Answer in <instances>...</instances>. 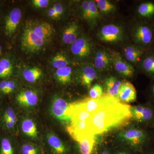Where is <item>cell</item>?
<instances>
[{
    "mask_svg": "<svg viewBox=\"0 0 154 154\" xmlns=\"http://www.w3.org/2000/svg\"><path fill=\"white\" fill-rule=\"evenodd\" d=\"M148 91L150 97L154 103V81H152V83L149 88Z\"/></svg>",
    "mask_w": 154,
    "mask_h": 154,
    "instance_id": "obj_39",
    "label": "cell"
},
{
    "mask_svg": "<svg viewBox=\"0 0 154 154\" xmlns=\"http://www.w3.org/2000/svg\"><path fill=\"white\" fill-rule=\"evenodd\" d=\"M53 8L55 10L59 18L64 13V8L63 6L60 3H56L53 6Z\"/></svg>",
    "mask_w": 154,
    "mask_h": 154,
    "instance_id": "obj_38",
    "label": "cell"
},
{
    "mask_svg": "<svg viewBox=\"0 0 154 154\" xmlns=\"http://www.w3.org/2000/svg\"><path fill=\"white\" fill-rule=\"evenodd\" d=\"M89 17L88 22L91 25V27L96 26L101 17V14L98 8L95 1H89Z\"/></svg>",
    "mask_w": 154,
    "mask_h": 154,
    "instance_id": "obj_27",
    "label": "cell"
},
{
    "mask_svg": "<svg viewBox=\"0 0 154 154\" xmlns=\"http://www.w3.org/2000/svg\"><path fill=\"white\" fill-rule=\"evenodd\" d=\"M45 42L35 35L32 26L28 25L25 27L21 40L24 49L29 52H36L42 48Z\"/></svg>",
    "mask_w": 154,
    "mask_h": 154,
    "instance_id": "obj_5",
    "label": "cell"
},
{
    "mask_svg": "<svg viewBox=\"0 0 154 154\" xmlns=\"http://www.w3.org/2000/svg\"><path fill=\"white\" fill-rule=\"evenodd\" d=\"M131 34L134 44L150 50L154 43V23L137 19L131 26Z\"/></svg>",
    "mask_w": 154,
    "mask_h": 154,
    "instance_id": "obj_2",
    "label": "cell"
},
{
    "mask_svg": "<svg viewBox=\"0 0 154 154\" xmlns=\"http://www.w3.org/2000/svg\"><path fill=\"white\" fill-rule=\"evenodd\" d=\"M150 50H152L154 51V43L152 47V49Z\"/></svg>",
    "mask_w": 154,
    "mask_h": 154,
    "instance_id": "obj_45",
    "label": "cell"
},
{
    "mask_svg": "<svg viewBox=\"0 0 154 154\" xmlns=\"http://www.w3.org/2000/svg\"><path fill=\"white\" fill-rule=\"evenodd\" d=\"M22 18V12L19 8H14L8 14L5 19L4 30L6 36L9 37L13 36Z\"/></svg>",
    "mask_w": 154,
    "mask_h": 154,
    "instance_id": "obj_12",
    "label": "cell"
},
{
    "mask_svg": "<svg viewBox=\"0 0 154 154\" xmlns=\"http://www.w3.org/2000/svg\"><path fill=\"white\" fill-rule=\"evenodd\" d=\"M94 45L91 39L85 37H79L71 45L70 50L72 54L80 59L90 57L93 53Z\"/></svg>",
    "mask_w": 154,
    "mask_h": 154,
    "instance_id": "obj_8",
    "label": "cell"
},
{
    "mask_svg": "<svg viewBox=\"0 0 154 154\" xmlns=\"http://www.w3.org/2000/svg\"><path fill=\"white\" fill-rule=\"evenodd\" d=\"M147 154H154V150L149 152H148V153H147Z\"/></svg>",
    "mask_w": 154,
    "mask_h": 154,
    "instance_id": "obj_44",
    "label": "cell"
},
{
    "mask_svg": "<svg viewBox=\"0 0 154 154\" xmlns=\"http://www.w3.org/2000/svg\"><path fill=\"white\" fill-rule=\"evenodd\" d=\"M100 14L104 15L113 14L116 11L115 4L107 0H96L95 1Z\"/></svg>",
    "mask_w": 154,
    "mask_h": 154,
    "instance_id": "obj_26",
    "label": "cell"
},
{
    "mask_svg": "<svg viewBox=\"0 0 154 154\" xmlns=\"http://www.w3.org/2000/svg\"><path fill=\"white\" fill-rule=\"evenodd\" d=\"M0 154H16L14 147L8 139L4 138L2 140Z\"/></svg>",
    "mask_w": 154,
    "mask_h": 154,
    "instance_id": "obj_33",
    "label": "cell"
},
{
    "mask_svg": "<svg viewBox=\"0 0 154 154\" xmlns=\"http://www.w3.org/2000/svg\"><path fill=\"white\" fill-rule=\"evenodd\" d=\"M80 32L79 25L72 23L67 26L63 30L62 41L65 44L72 45L76 41Z\"/></svg>",
    "mask_w": 154,
    "mask_h": 154,
    "instance_id": "obj_20",
    "label": "cell"
},
{
    "mask_svg": "<svg viewBox=\"0 0 154 154\" xmlns=\"http://www.w3.org/2000/svg\"><path fill=\"white\" fill-rule=\"evenodd\" d=\"M6 126L8 128H12L14 127L16 124V122H15L11 121V120H6L5 121Z\"/></svg>",
    "mask_w": 154,
    "mask_h": 154,
    "instance_id": "obj_41",
    "label": "cell"
},
{
    "mask_svg": "<svg viewBox=\"0 0 154 154\" xmlns=\"http://www.w3.org/2000/svg\"><path fill=\"white\" fill-rule=\"evenodd\" d=\"M32 28L35 35L45 41L49 39L53 33L52 26L46 22L39 23Z\"/></svg>",
    "mask_w": 154,
    "mask_h": 154,
    "instance_id": "obj_23",
    "label": "cell"
},
{
    "mask_svg": "<svg viewBox=\"0 0 154 154\" xmlns=\"http://www.w3.org/2000/svg\"><path fill=\"white\" fill-rule=\"evenodd\" d=\"M148 51H146L134 44L125 45L122 50L121 55L127 61L136 67Z\"/></svg>",
    "mask_w": 154,
    "mask_h": 154,
    "instance_id": "obj_10",
    "label": "cell"
},
{
    "mask_svg": "<svg viewBox=\"0 0 154 154\" xmlns=\"http://www.w3.org/2000/svg\"><path fill=\"white\" fill-rule=\"evenodd\" d=\"M135 13L139 20L154 23V1H142L138 4Z\"/></svg>",
    "mask_w": 154,
    "mask_h": 154,
    "instance_id": "obj_14",
    "label": "cell"
},
{
    "mask_svg": "<svg viewBox=\"0 0 154 154\" xmlns=\"http://www.w3.org/2000/svg\"><path fill=\"white\" fill-rule=\"evenodd\" d=\"M42 72L38 67L25 69L22 72V75L27 82L30 83L35 82L41 76Z\"/></svg>",
    "mask_w": 154,
    "mask_h": 154,
    "instance_id": "obj_28",
    "label": "cell"
},
{
    "mask_svg": "<svg viewBox=\"0 0 154 154\" xmlns=\"http://www.w3.org/2000/svg\"><path fill=\"white\" fill-rule=\"evenodd\" d=\"M137 97V94L134 86L128 81L122 82L119 91V101L126 104L131 103L136 100Z\"/></svg>",
    "mask_w": 154,
    "mask_h": 154,
    "instance_id": "obj_15",
    "label": "cell"
},
{
    "mask_svg": "<svg viewBox=\"0 0 154 154\" xmlns=\"http://www.w3.org/2000/svg\"><path fill=\"white\" fill-rule=\"evenodd\" d=\"M17 83L12 80H5L0 82V91L3 94H9L15 91Z\"/></svg>",
    "mask_w": 154,
    "mask_h": 154,
    "instance_id": "obj_32",
    "label": "cell"
},
{
    "mask_svg": "<svg viewBox=\"0 0 154 154\" xmlns=\"http://www.w3.org/2000/svg\"><path fill=\"white\" fill-rule=\"evenodd\" d=\"M102 98L101 107L87 119L89 131L93 135L126 125L132 119L129 105L107 95Z\"/></svg>",
    "mask_w": 154,
    "mask_h": 154,
    "instance_id": "obj_1",
    "label": "cell"
},
{
    "mask_svg": "<svg viewBox=\"0 0 154 154\" xmlns=\"http://www.w3.org/2000/svg\"><path fill=\"white\" fill-rule=\"evenodd\" d=\"M113 67L117 73L123 78H133L135 74L134 66L127 61L118 52H112Z\"/></svg>",
    "mask_w": 154,
    "mask_h": 154,
    "instance_id": "obj_9",
    "label": "cell"
},
{
    "mask_svg": "<svg viewBox=\"0 0 154 154\" xmlns=\"http://www.w3.org/2000/svg\"><path fill=\"white\" fill-rule=\"evenodd\" d=\"M81 12H82V17L83 19L86 21H88L89 17V1H83L81 5Z\"/></svg>",
    "mask_w": 154,
    "mask_h": 154,
    "instance_id": "obj_35",
    "label": "cell"
},
{
    "mask_svg": "<svg viewBox=\"0 0 154 154\" xmlns=\"http://www.w3.org/2000/svg\"><path fill=\"white\" fill-rule=\"evenodd\" d=\"M132 118L138 123L154 125V107L148 105H139L131 107Z\"/></svg>",
    "mask_w": 154,
    "mask_h": 154,
    "instance_id": "obj_7",
    "label": "cell"
},
{
    "mask_svg": "<svg viewBox=\"0 0 154 154\" xmlns=\"http://www.w3.org/2000/svg\"><path fill=\"white\" fill-rule=\"evenodd\" d=\"M96 36L99 41L113 44L124 40L125 30L124 27L119 24H106L99 28Z\"/></svg>",
    "mask_w": 154,
    "mask_h": 154,
    "instance_id": "obj_3",
    "label": "cell"
},
{
    "mask_svg": "<svg viewBox=\"0 0 154 154\" xmlns=\"http://www.w3.org/2000/svg\"><path fill=\"white\" fill-rule=\"evenodd\" d=\"M16 99L19 105L25 107H33L36 105L38 102L37 93L31 90L20 92L17 95Z\"/></svg>",
    "mask_w": 154,
    "mask_h": 154,
    "instance_id": "obj_17",
    "label": "cell"
},
{
    "mask_svg": "<svg viewBox=\"0 0 154 154\" xmlns=\"http://www.w3.org/2000/svg\"><path fill=\"white\" fill-rule=\"evenodd\" d=\"M69 105L65 100L57 97L54 99L51 107L53 116L61 123L68 125L71 121L69 116L66 115Z\"/></svg>",
    "mask_w": 154,
    "mask_h": 154,
    "instance_id": "obj_11",
    "label": "cell"
},
{
    "mask_svg": "<svg viewBox=\"0 0 154 154\" xmlns=\"http://www.w3.org/2000/svg\"><path fill=\"white\" fill-rule=\"evenodd\" d=\"M3 48L2 46V45H0V58H1V55L2 54V53Z\"/></svg>",
    "mask_w": 154,
    "mask_h": 154,
    "instance_id": "obj_42",
    "label": "cell"
},
{
    "mask_svg": "<svg viewBox=\"0 0 154 154\" xmlns=\"http://www.w3.org/2000/svg\"><path fill=\"white\" fill-rule=\"evenodd\" d=\"M93 66L96 71H106L113 67L112 52L103 48H98L94 51Z\"/></svg>",
    "mask_w": 154,
    "mask_h": 154,
    "instance_id": "obj_6",
    "label": "cell"
},
{
    "mask_svg": "<svg viewBox=\"0 0 154 154\" xmlns=\"http://www.w3.org/2000/svg\"><path fill=\"white\" fill-rule=\"evenodd\" d=\"M118 154H128L126 153H125V152H120V153H119Z\"/></svg>",
    "mask_w": 154,
    "mask_h": 154,
    "instance_id": "obj_46",
    "label": "cell"
},
{
    "mask_svg": "<svg viewBox=\"0 0 154 154\" xmlns=\"http://www.w3.org/2000/svg\"><path fill=\"white\" fill-rule=\"evenodd\" d=\"M103 94V88L99 84H96L92 86L89 91L90 98L96 99L100 98Z\"/></svg>",
    "mask_w": 154,
    "mask_h": 154,
    "instance_id": "obj_34",
    "label": "cell"
},
{
    "mask_svg": "<svg viewBox=\"0 0 154 154\" xmlns=\"http://www.w3.org/2000/svg\"><path fill=\"white\" fill-rule=\"evenodd\" d=\"M101 154H110V153L109 152L107 151H105L102 152Z\"/></svg>",
    "mask_w": 154,
    "mask_h": 154,
    "instance_id": "obj_43",
    "label": "cell"
},
{
    "mask_svg": "<svg viewBox=\"0 0 154 154\" xmlns=\"http://www.w3.org/2000/svg\"><path fill=\"white\" fill-rule=\"evenodd\" d=\"M122 82L118 78L110 76L105 79L104 85L107 95L118 99L119 91Z\"/></svg>",
    "mask_w": 154,
    "mask_h": 154,
    "instance_id": "obj_21",
    "label": "cell"
},
{
    "mask_svg": "<svg viewBox=\"0 0 154 154\" xmlns=\"http://www.w3.org/2000/svg\"><path fill=\"white\" fill-rule=\"evenodd\" d=\"M122 138L135 148L142 149L149 142L150 135L142 128L128 130L120 135Z\"/></svg>",
    "mask_w": 154,
    "mask_h": 154,
    "instance_id": "obj_4",
    "label": "cell"
},
{
    "mask_svg": "<svg viewBox=\"0 0 154 154\" xmlns=\"http://www.w3.org/2000/svg\"><path fill=\"white\" fill-rule=\"evenodd\" d=\"M77 74L81 85L90 90L92 83L97 77V73L93 64L87 63L78 69Z\"/></svg>",
    "mask_w": 154,
    "mask_h": 154,
    "instance_id": "obj_13",
    "label": "cell"
},
{
    "mask_svg": "<svg viewBox=\"0 0 154 154\" xmlns=\"http://www.w3.org/2000/svg\"><path fill=\"white\" fill-rule=\"evenodd\" d=\"M72 69L70 66L58 69L56 71L55 75L59 82L66 85L70 82L72 79Z\"/></svg>",
    "mask_w": 154,
    "mask_h": 154,
    "instance_id": "obj_25",
    "label": "cell"
},
{
    "mask_svg": "<svg viewBox=\"0 0 154 154\" xmlns=\"http://www.w3.org/2000/svg\"><path fill=\"white\" fill-rule=\"evenodd\" d=\"M14 71V62L10 57H5L0 59V79L11 76Z\"/></svg>",
    "mask_w": 154,
    "mask_h": 154,
    "instance_id": "obj_24",
    "label": "cell"
},
{
    "mask_svg": "<svg viewBox=\"0 0 154 154\" xmlns=\"http://www.w3.org/2000/svg\"><path fill=\"white\" fill-rule=\"evenodd\" d=\"M4 121L11 120L17 122V118L16 113L12 108H8L6 110L4 115Z\"/></svg>",
    "mask_w": 154,
    "mask_h": 154,
    "instance_id": "obj_36",
    "label": "cell"
},
{
    "mask_svg": "<svg viewBox=\"0 0 154 154\" xmlns=\"http://www.w3.org/2000/svg\"><path fill=\"white\" fill-rule=\"evenodd\" d=\"M80 154H94L95 150L96 141L94 135L85 136L77 141Z\"/></svg>",
    "mask_w": 154,
    "mask_h": 154,
    "instance_id": "obj_19",
    "label": "cell"
},
{
    "mask_svg": "<svg viewBox=\"0 0 154 154\" xmlns=\"http://www.w3.org/2000/svg\"><path fill=\"white\" fill-rule=\"evenodd\" d=\"M136 67L139 72L154 81V51H148Z\"/></svg>",
    "mask_w": 154,
    "mask_h": 154,
    "instance_id": "obj_16",
    "label": "cell"
},
{
    "mask_svg": "<svg viewBox=\"0 0 154 154\" xmlns=\"http://www.w3.org/2000/svg\"><path fill=\"white\" fill-rule=\"evenodd\" d=\"M103 101L102 96L96 99L91 98L83 99L77 101L78 105L82 107L91 114L95 113L101 107Z\"/></svg>",
    "mask_w": 154,
    "mask_h": 154,
    "instance_id": "obj_22",
    "label": "cell"
},
{
    "mask_svg": "<svg viewBox=\"0 0 154 154\" xmlns=\"http://www.w3.org/2000/svg\"><path fill=\"white\" fill-rule=\"evenodd\" d=\"M51 63L54 68L58 69L69 66V62L65 56L59 54L54 57Z\"/></svg>",
    "mask_w": 154,
    "mask_h": 154,
    "instance_id": "obj_31",
    "label": "cell"
},
{
    "mask_svg": "<svg viewBox=\"0 0 154 154\" xmlns=\"http://www.w3.org/2000/svg\"><path fill=\"white\" fill-rule=\"evenodd\" d=\"M50 2L48 0H33L32 4L34 7L40 8H44L48 6Z\"/></svg>",
    "mask_w": 154,
    "mask_h": 154,
    "instance_id": "obj_37",
    "label": "cell"
},
{
    "mask_svg": "<svg viewBox=\"0 0 154 154\" xmlns=\"http://www.w3.org/2000/svg\"><path fill=\"white\" fill-rule=\"evenodd\" d=\"M47 14L48 17L52 18V19H55L59 18L55 10L53 7L48 9V11Z\"/></svg>",
    "mask_w": 154,
    "mask_h": 154,
    "instance_id": "obj_40",
    "label": "cell"
},
{
    "mask_svg": "<svg viewBox=\"0 0 154 154\" xmlns=\"http://www.w3.org/2000/svg\"><path fill=\"white\" fill-rule=\"evenodd\" d=\"M20 154H44L43 150L33 144L26 143L22 145L19 149Z\"/></svg>",
    "mask_w": 154,
    "mask_h": 154,
    "instance_id": "obj_30",
    "label": "cell"
},
{
    "mask_svg": "<svg viewBox=\"0 0 154 154\" xmlns=\"http://www.w3.org/2000/svg\"><path fill=\"white\" fill-rule=\"evenodd\" d=\"M47 139L51 154H69V150L66 146L55 135L50 134Z\"/></svg>",
    "mask_w": 154,
    "mask_h": 154,
    "instance_id": "obj_18",
    "label": "cell"
},
{
    "mask_svg": "<svg viewBox=\"0 0 154 154\" xmlns=\"http://www.w3.org/2000/svg\"><path fill=\"white\" fill-rule=\"evenodd\" d=\"M22 131L26 135L30 137L35 138L37 136V129L36 125L33 120L26 119L22 122Z\"/></svg>",
    "mask_w": 154,
    "mask_h": 154,
    "instance_id": "obj_29",
    "label": "cell"
}]
</instances>
